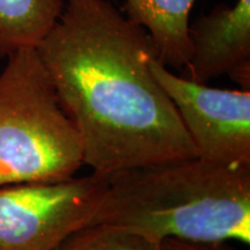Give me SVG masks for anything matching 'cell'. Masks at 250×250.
<instances>
[{
    "label": "cell",
    "instance_id": "obj_1",
    "mask_svg": "<svg viewBox=\"0 0 250 250\" xmlns=\"http://www.w3.org/2000/svg\"><path fill=\"white\" fill-rule=\"evenodd\" d=\"M35 50L94 173L198 158L153 76L149 62L158 55L148 34L110 1L65 0Z\"/></svg>",
    "mask_w": 250,
    "mask_h": 250
},
{
    "label": "cell",
    "instance_id": "obj_2",
    "mask_svg": "<svg viewBox=\"0 0 250 250\" xmlns=\"http://www.w3.org/2000/svg\"><path fill=\"white\" fill-rule=\"evenodd\" d=\"M92 224L131 230L162 243H250V166L201 158L140 166L108 175Z\"/></svg>",
    "mask_w": 250,
    "mask_h": 250
},
{
    "label": "cell",
    "instance_id": "obj_3",
    "mask_svg": "<svg viewBox=\"0 0 250 250\" xmlns=\"http://www.w3.org/2000/svg\"><path fill=\"white\" fill-rule=\"evenodd\" d=\"M83 165L80 134L36 50L8 56L0 73V187L62 182Z\"/></svg>",
    "mask_w": 250,
    "mask_h": 250
},
{
    "label": "cell",
    "instance_id": "obj_4",
    "mask_svg": "<svg viewBox=\"0 0 250 250\" xmlns=\"http://www.w3.org/2000/svg\"><path fill=\"white\" fill-rule=\"evenodd\" d=\"M108 189L94 173L54 183L0 187V250H52L92 224Z\"/></svg>",
    "mask_w": 250,
    "mask_h": 250
},
{
    "label": "cell",
    "instance_id": "obj_5",
    "mask_svg": "<svg viewBox=\"0 0 250 250\" xmlns=\"http://www.w3.org/2000/svg\"><path fill=\"white\" fill-rule=\"evenodd\" d=\"M151 71L179 112L198 158L250 166V90L212 88L171 73L158 57Z\"/></svg>",
    "mask_w": 250,
    "mask_h": 250
},
{
    "label": "cell",
    "instance_id": "obj_6",
    "mask_svg": "<svg viewBox=\"0 0 250 250\" xmlns=\"http://www.w3.org/2000/svg\"><path fill=\"white\" fill-rule=\"evenodd\" d=\"M192 55L188 79L199 83L227 74L250 90V0L219 5L190 23Z\"/></svg>",
    "mask_w": 250,
    "mask_h": 250
},
{
    "label": "cell",
    "instance_id": "obj_7",
    "mask_svg": "<svg viewBox=\"0 0 250 250\" xmlns=\"http://www.w3.org/2000/svg\"><path fill=\"white\" fill-rule=\"evenodd\" d=\"M196 0H124L125 17L148 34L166 67L184 70L192 55L190 13Z\"/></svg>",
    "mask_w": 250,
    "mask_h": 250
},
{
    "label": "cell",
    "instance_id": "obj_8",
    "mask_svg": "<svg viewBox=\"0 0 250 250\" xmlns=\"http://www.w3.org/2000/svg\"><path fill=\"white\" fill-rule=\"evenodd\" d=\"M65 0H0V58L35 49L61 17Z\"/></svg>",
    "mask_w": 250,
    "mask_h": 250
},
{
    "label": "cell",
    "instance_id": "obj_9",
    "mask_svg": "<svg viewBox=\"0 0 250 250\" xmlns=\"http://www.w3.org/2000/svg\"><path fill=\"white\" fill-rule=\"evenodd\" d=\"M52 250H165L162 243L124 228L89 224L74 230Z\"/></svg>",
    "mask_w": 250,
    "mask_h": 250
},
{
    "label": "cell",
    "instance_id": "obj_10",
    "mask_svg": "<svg viewBox=\"0 0 250 250\" xmlns=\"http://www.w3.org/2000/svg\"><path fill=\"white\" fill-rule=\"evenodd\" d=\"M165 250H232L221 245V242L188 241L169 237L162 241Z\"/></svg>",
    "mask_w": 250,
    "mask_h": 250
}]
</instances>
